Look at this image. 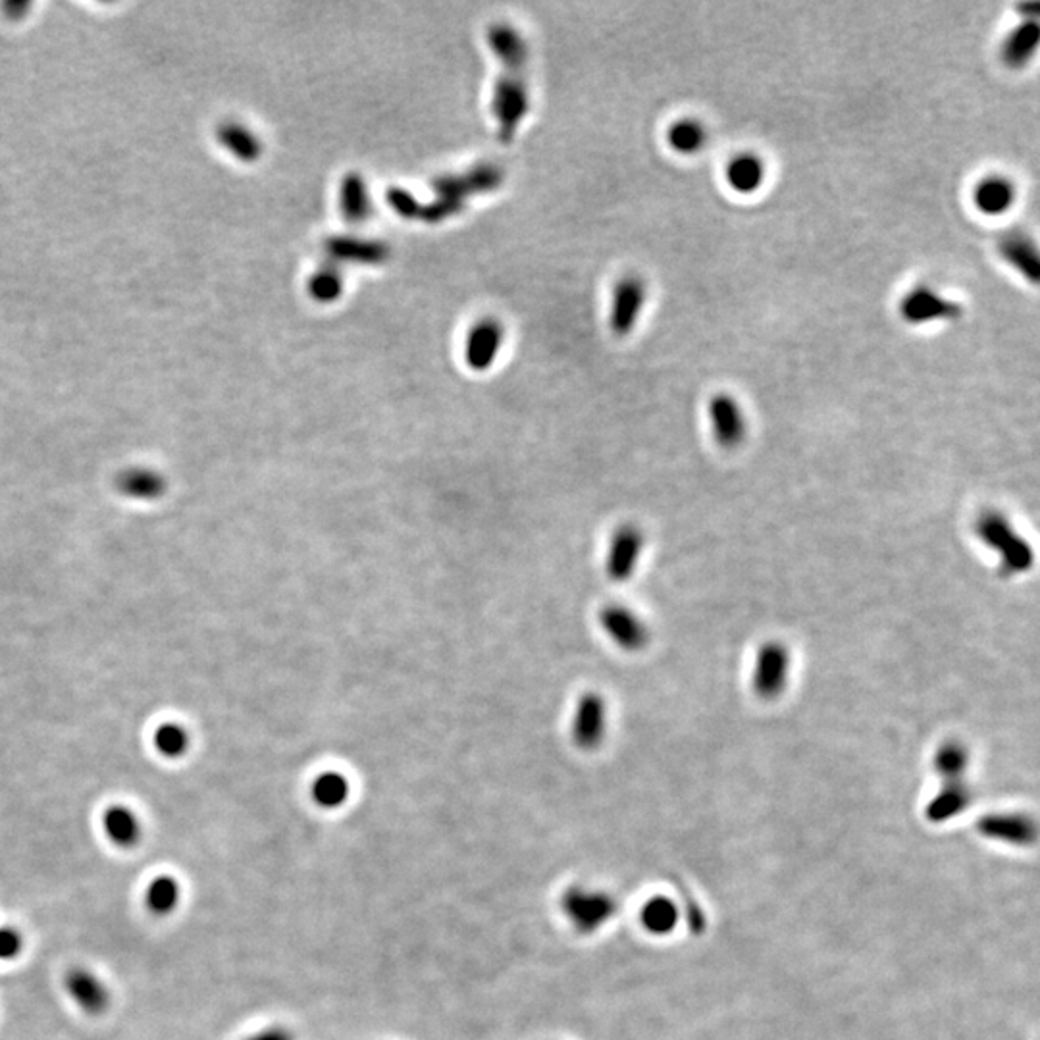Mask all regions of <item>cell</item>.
I'll list each match as a JSON object with an SVG mask.
<instances>
[{"label":"cell","instance_id":"1","mask_svg":"<svg viewBox=\"0 0 1040 1040\" xmlns=\"http://www.w3.org/2000/svg\"><path fill=\"white\" fill-rule=\"evenodd\" d=\"M490 47L503 64V74L495 83L494 110L499 141L509 143L519 130L524 114L528 112V89L524 79L526 66V43L519 31L507 24H495L488 33Z\"/></svg>","mask_w":1040,"mask_h":1040},{"label":"cell","instance_id":"2","mask_svg":"<svg viewBox=\"0 0 1040 1040\" xmlns=\"http://www.w3.org/2000/svg\"><path fill=\"white\" fill-rule=\"evenodd\" d=\"M503 182V172L497 166H478L461 176H445L436 180L432 189L436 191L434 203L420 207L416 203L415 216L426 222H440L465 208L468 195L490 191Z\"/></svg>","mask_w":1040,"mask_h":1040},{"label":"cell","instance_id":"3","mask_svg":"<svg viewBox=\"0 0 1040 1040\" xmlns=\"http://www.w3.org/2000/svg\"><path fill=\"white\" fill-rule=\"evenodd\" d=\"M975 534L985 546L998 553L1000 571L1004 574H1021L1033 567V547L1002 513L985 511L975 520Z\"/></svg>","mask_w":1040,"mask_h":1040},{"label":"cell","instance_id":"4","mask_svg":"<svg viewBox=\"0 0 1040 1040\" xmlns=\"http://www.w3.org/2000/svg\"><path fill=\"white\" fill-rule=\"evenodd\" d=\"M561 911L578 933L590 935L598 931L607 919H611L615 913V902L605 892L576 886L567 890L561 898Z\"/></svg>","mask_w":1040,"mask_h":1040},{"label":"cell","instance_id":"5","mask_svg":"<svg viewBox=\"0 0 1040 1040\" xmlns=\"http://www.w3.org/2000/svg\"><path fill=\"white\" fill-rule=\"evenodd\" d=\"M790 673V653L780 642H765L755 655L752 686L761 700H775L784 692Z\"/></svg>","mask_w":1040,"mask_h":1040},{"label":"cell","instance_id":"6","mask_svg":"<svg viewBox=\"0 0 1040 1040\" xmlns=\"http://www.w3.org/2000/svg\"><path fill=\"white\" fill-rule=\"evenodd\" d=\"M900 314L913 326H923L940 320H956L962 314V307L931 287L919 286L913 287L902 299Z\"/></svg>","mask_w":1040,"mask_h":1040},{"label":"cell","instance_id":"7","mask_svg":"<svg viewBox=\"0 0 1040 1040\" xmlns=\"http://www.w3.org/2000/svg\"><path fill=\"white\" fill-rule=\"evenodd\" d=\"M599 623L605 634L624 651H640L650 640L646 623L628 607L607 605L599 613Z\"/></svg>","mask_w":1040,"mask_h":1040},{"label":"cell","instance_id":"8","mask_svg":"<svg viewBox=\"0 0 1040 1040\" xmlns=\"http://www.w3.org/2000/svg\"><path fill=\"white\" fill-rule=\"evenodd\" d=\"M607 723V707L603 698L596 692L584 694L572 715V740L580 750H596L603 742Z\"/></svg>","mask_w":1040,"mask_h":1040},{"label":"cell","instance_id":"9","mask_svg":"<svg viewBox=\"0 0 1040 1040\" xmlns=\"http://www.w3.org/2000/svg\"><path fill=\"white\" fill-rule=\"evenodd\" d=\"M642 549H644L642 530L632 524L621 526L613 534L611 546L607 549V563H605L607 576L615 582H626L636 571Z\"/></svg>","mask_w":1040,"mask_h":1040},{"label":"cell","instance_id":"10","mask_svg":"<svg viewBox=\"0 0 1040 1040\" xmlns=\"http://www.w3.org/2000/svg\"><path fill=\"white\" fill-rule=\"evenodd\" d=\"M709 424L713 438L719 445L732 449L744 442L746 438V418L734 397L727 393H717L711 397L709 407Z\"/></svg>","mask_w":1040,"mask_h":1040},{"label":"cell","instance_id":"11","mask_svg":"<svg viewBox=\"0 0 1040 1040\" xmlns=\"http://www.w3.org/2000/svg\"><path fill=\"white\" fill-rule=\"evenodd\" d=\"M644 303H646V284L636 276H628L621 280L613 293L611 320H609L611 330L617 336H628L634 330L638 316L642 314Z\"/></svg>","mask_w":1040,"mask_h":1040},{"label":"cell","instance_id":"12","mask_svg":"<svg viewBox=\"0 0 1040 1040\" xmlns=\"http://www.w3.org/2000/svg\"><path fill=\"white\" fill-rule=\"evenodd\" d=\"M503 345V326L495 318H484L468 332L465 359L472 370L490 368Z\"/></svg>","mask_w":1040,"mask_h":1040},{"label":"cell","instance_id":"13","mask_svg":"<svg viewBox=\"0 0 1040 1040\" xmlns=\"http://www.w3.org/2000/svg\"><path fill=\"white\" fill-rule=\"evenodd\" d=\"M328 260L353 264H382L390 259V249L380 241H366L357 237H334L326 241Z\"/></svg>","mask_w":1040,"mask_h":1040},{"label":"cell","instance_id":"14","mask_svg":"<svg viewBox=\"0 0 1040 1040\" xmlns=\"http://www.w3.org/2000/svg\"><path fill=\"white\" fill-rule=\"evenodd\" d=\"M66 990L76 1000L79 1008L87 1014H101L108 1008V990L104 987L103 981H99L87 969H72L66 975Z\"/></svg>","mask_w":1040,"mask_h":1040},{"label":"cell","instance_id":"15","mask_svg":"<svg viewBox=\"0 0 1040 1040\" xmlns=\"http://www.w3.org/2000/svg\"><path fill=\"white\" fill-rule=\"evenodd\" d=\"M998 249H1000L1002 259L1006 260L1010 266H1014L1025 280H1029L1033 284L1039 282V251L1027 235L1019 234V232L1004 235Z\"/></svg>","mask_w":1040,"mask_h":1040},{"label":"cell","instance_id":"16","mask_svg":"<svg viewBox=\"0 0 1040 1040\" xmlns=\"http://www.w3.org/2000/svg\"><path fill=\"white\" fill-rule=\"evenodd\" d=\"M1040 29L1035 20H1025L1014 27L1002 43V60L1010 68H1023L1039 47Z\"/></svg>","mask_w":1040,"mask_h":1040},{"label":"cell","instance_id":"17","mask_svg":"<svg viewBox=\"0 0 1040 1040\" xmlns=\"http://www.w3.org/2000/svg\"><path fill=\"white\" fill-rule=\"evenodd\" d=\"M1014 183L1002 176H988L977 183L973 191V203L983 214L1000 216L1014 207Z\"/></svg>","mask_w":1040,"mask_h":1040},{"label":"cell","instance_id":"18","mask_svg":"<svg viewBox=\"0 0 1040 1040\" xmlns=\"http://www.w3.org/2000/svg\"><path fill=\"white\" fill-rule=\"evenodd\" d=\"M339 208L343 218L351 224H363L368 220L372 203L366 182L359 174H349L343 178L339 187Z\"/></svg>","mask_w":1040,"mask_h":1040},{"label":"cell","instance_id":"19","mask_svg":"<svg viewBox=\"0 0 1040 1040\" xmlns=\"http://www.w3.org/2000/svg\"><path fill=\"white\" fill-rule=\"evenodd\" d=\"M725 176L730 189L742 195H750L765 182V164L759 156L742 153L728 162Z\"/></svg>","mask_w":1040,"mask_h":1040},{"label":"cell","instance_id":"20","mask_svg":"<svg viewBox=\"0 0 1040 1040\" xmlns=\"http://www.w3.org/2000/svg\"><path fill=\"white\" fill-rule=\"evenodd\" d=\"M218 143L241 162H255L259 160L262 153V143L259 137L237 122H224L216 130Z\"/></svg>","mask_w":1040,"mask_h":1040},{"label":"cell","instance_id":"21","mask_svg":"<svg viewBox=\"0 0 1040 1040\" xmlns=\"http://www.w3.org/2000/svg\"><path fill=\"white\" fill-rule=\"evenodd\" d=\"M104 831L108 834V838L120 848H131L141 838V825H139L135 813L128 807H110L104 813Z\"/></svg>","mask_w":1040,"mask_h":1040},{"label":"cell","instance_id":"22","mask_svg":"<svg viewBox=\"0 0 1040 1040\" xmlns=\"http://www.w3.org/2000/svg\"><path fill=\"white\" fill-rule=\"evenodd\" d=\"M349 794V780L339 773H322L312 782V802L322 809H338L349 800Z\"/></svg>","mask_w":1040,"mask_h":1040},{"label":"cell","instance_id":"23","mask_svg":"<svg viewBox=\"0 0 1040 1040\" xmlns=\"http://www.w3.org/2000/svg\"><path fill=\"white\" fill-rule=\"evenodd\" d=\"M145 902H147V908H149L151 913H155V915H170L172 911L176 910V906L180 904V883L174 877H170V875L156 877L155 881L149 884V888H147Z\"/></svg>","mask_w":1040,"mask_h":1040},{"label":"cell","instance_id":"24","mask_svg":"<svg viewBox=\"0 0 1040 1040\" xmlns=\"http://www.w3.org/2000/svg\"><path fill=\"white\" fill-rule=\"evenodd\" d=\"M343 291V278L339 272L338 264L328 260L324 266H320L309 280V293L312 299L318 303H334L339 299Z\"/></svg>","mask_w":1040,"mask_h":1040},{"label":"cell","instance_id":"25","mask_svg":"<svg viewBox=\"0 0 1040 1040\" xmlns=\"http://www.w3.org/2000/svg\"><path fill=\"white\" fill-rule=\"evenodd\" d=\"M667 141L676 153L694 155L705 145L707 133L702 124L696 120H678L669 128Z\"/></svg>","mask_w":1040,"mask_h":1040},{"label":"cell","instance_id":"26","mask_svg":"<svg viewBox=\"0 0 1040 1040\" xmlns=\"http://www.w3.org/2000/svg\"><path fill=\"white\" fill-rule=\"evenodd\" d=\"M969 754L960 742H946L938 748L935 757L936 771L948 779H956L967 767Z\"/></svg>","mask_w":1040,"mask_h":1040},{"label":"cell","instance_id":"27","mask_svg":"<svg viewBox=\"0 0 1040 1040\" xmlns=\"http://www.w3.org/2000/svg\"><path fill=\"white\" fill-rule=\"evenodd\" d=\"M156 748L166 757H180L187 748V736L183 728L176 725H164L156 730Z\"/></svg>","mask_w":1040,"mask_h":1040},{"label":"cell","instance_id":"28","mask_svg":"<svg viewBox=\"0 0 1040 1040\" xmlns=\"http://www.w3.org/2000/svg\"><path fill=\"white\" fill-rule=\"evenodd\" d=\"M124 490L131 495H155L160 490V480L145 470H133L124 480Z\"/></svg>","mask_w":1040,"mask_h":1040},{"label":"cell","instance_id":"29","mask_svg":"<svg viewBox=\"0 0 1040 1040\" xmlns=\"http://www.w3.org/2000/svg\"><path fill=\"white\" fill-rule=\"evenodd\" d=\"M965 804V790L962 786H948L938 798L935 800V804L931 806V813L935 817H944V815H950L952 811L960 809Z\"/></svg>","mask_w":1040,"mask_h":1040},{"label":"cell","instance_id":"30","mask_svg":"<svg viewBox=\"0 0 1040 1040\" xmlns=\"http://www.w3.org/2000/svg\"><path fill=\"white\" fill-rule=\"evenodd\" d=\"M644 921L653 931H661V929L669 927V923H671V910L665 904L655 902L644 913Z\"/></svg>","mask_w":1040,"mask_h":1040},{"label":"cell","instance_id":"31","mask_svg":"<svg viewBox=\"0 0 1040 1040\" xmlns=\"http://www.w3.org/2000/svg\"><path fill=\"white\" fill-rule=\"evenodd\" d=\"M20 946V936L12 931H0V958H12Z\"/></svg>","mask_w":1040,"mask_h":1040},{"label":"cell","instance_id":"32","mask_svg":"<svg viewBox=\"0 0 1040 1040\" xmlns=\"http://www.w3.org/2000/svg\"><path fill=\"white\" fill-rule=\"evenodd\" d=\"M247 1040H295L293 1035L284 1029V1027H270V1029H264L257 1035L249 1037Z\"/></svg>","mask_w":1040,"mask_h":1040}]
</instances>
